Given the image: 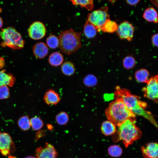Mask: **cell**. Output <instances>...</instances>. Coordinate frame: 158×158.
<instances>
[{"label":"cell","instance_id":"cell-1","mask_svg":"<svg viewBox=\"0 0 158 158\" xmlns=\"http://www.w3.org/2000/svg\"><path fill=\"white\" fill-rule=\"evenodd\" d=\"M116 90L114 94L115 99L121 100L128 109L136 115L143 116L157 128V123L153 116L145 110L147 105L146 103L141 101L139 97L132 94L127 89L117 86Z\"/></svg>","mask_w":158,"mask_h":158},{"label":"cell","instance_id":"cell-2","mask_svg":"<svg viewBox=\"0 0 158 158\" xmlns=\"http://www.w3.org/2000/svg\"><path fill=\"white\" fill-rule=\"evenodd\" d=\"M135 118L127 119L120 126L116 135L113 137L114 142L121 140L125 146L128 147L141 138L142 133L135 125Z\"/></svg>","mask_w":158,"mask_h":158},{"label":"cell","instance_id":"cell-3","mask_svg":"<svg viewBox=\"0 0 158 158\" xmlns=\"http://www.w3.org/2000/svg\"><path fill=\"white\" fill-rule=\"evenodd\" d=\"M105 113L108 119L118 127L125 121L135 118L136 115L128 109L122 101L116 99L109 104Z\"/></svg>","mask_w":158,"mask_h":158},{"label":"cell","instance_id":"cell-4","mask_svg":"<svg viewBox=\"0 0 158 158\" xmlns=\"http://www.w3.org/2000/svg\"><path fill=\"white\" fill-rule=\"evenodd\" d=\"M59 46L63 53L70 55L81 47V33L71 28L61 32L59 35Z\"/></svg>","mask_w":158,"mask_h":158},{"label":"cell","instance_id":"cell-5","mask_svg":"<svg viewBox=\"0 0 158 158\" xmlns=\"http://www.w3.org/2000/svg\"><path fill=\"white\" fill-rule=\"evenodd\" d=\"M0 37L4 44L13 49H20L24 47L25 42L21 35L13 27L2 29L0 31Z\"/></svg>","mask_w":158,"mask_h":158},{"label":"cell","instance_id":"cell-6","mask_svg":"<svg viewBox=\"0 0 158 158\" xmlns=\"http://www.w3.org/2000/svg\"><path fill=\"white\" fill-rule=\"evenodd\" d=\"M108 19L109 16L107 9L102 8L94 11L89 14L87 20L93 25L98 31H100L102 27Z\"/></svg>","mask_w":158,"mask_h":158},{"label":"cell","instance_id":"cell-7","mask_svg":"<svg viewBox=\"0 0 158 158\" xmlns=\"http://www.w3.org/2000/svg\"><path fill=\"white\" fill-rule=\"evenodd\" d=\"M158 75H156L149 79L147 85L142 89L144 96L154 102H158Z\"/></svg>","mask_w":158,"mask_h":158},{"label":"cell","instance_id":"cell-8","mask_svg":"<svg viewBox=\"0 0 158 158\" xmlns=\"http://www.w3.org/2000/svg\"><path fill=\"white\" fill-rule=\"evenodd\" d=\"M15 146L10 135L5 132H0V152L4 156L14 152Z\"/></svg>","mask_w":158,"mask_h":158},{"label":"cell","instance_id":"cell-9","mask_svg":"<svg viewBox=\"0 0 158 158\" xmlns=\"http://www.w3.org/2000/svg\"><path fill=\"white\" fill-rule=\"evenodd\" d=\"M46 29L45 26L42 22L36 21L30 26L28 33L30 37L34 40H39L45 36Z\"/></svg>","mask_w":158,"mask_h":158},{"label":"cell","instance_id":"cell-10","mask_svg":"<svg viewBox=\"0 0 158 158\" xmlns=\"http://www.w3.org/2000/svg\"><path fill=\"white\" fill-rule=\"evenodd\" d=\"M134 30V27L131 23L124 21L118 25L116 31L121 39L130 41L133 36Z\"/></svg>","mask_w":158,"mask_h":158},{"label":"cell","instance_id":"cell-11","mask_svg":"<svg viewBox=\"0 0 158 158\" xmlns=\"http://www.w3.org/2000/svg\"><path fill=\"white\" fill-rule=\"evenodd\" d=\"M35 155L36 158H56L57 152L52 145L46 142L44 147L36 149Z\"/></svg>","mask_w":158,"mask_h":158},{"label":"cell","instance_id":"cell-12","mask_svg":"<svg viewBox=\"0 0 158 158\" xmlns=\"http://www.w3.org/2000/svg\"><path fill=\"white\" fill-rule=\"evenodd\" d=\"M141 151L144 158H158V145L156 142H151L142 147Z\"/></svg>","mask_w":158,"mask_h":158},{"label":"cell","instance_id":"cell-13","mask_svg":"<svg viewBox=\"0 0 158 158\" xmlns=\"http://www.w3.org/2000/svg\"><path fill=\"white\" fill-rule=\"evenodd\" d=\"M33 51L35 57L39 59L45 57L49 52V49L47 44L42 42H38L33 46Z\"/></svg>","mask_w":158,"mask_h":158},{"label":"cell","instance_id":"cell-14","mask_svg":"<svg viewBox=\"0 0 158 158\" xmlns=\"http://www.w3.org/2000/svg\"><path fill=\"white\" fill-rule=\"evenodd\" d=\"M44 99L48 105H56L60 101V98L59 95L55 91L50 90L45 94Z\"/></svg>","mask_w":158,"mask_h":158},{"label":"cell","instance_id":"cell-15","mask_svg":"<svg viewBox=\"0 0 158 158\" xmlns=\"http://www.w3.org/2000/svg\"><path fill=\"white\" fill-rule=\"evenodd\" d=\"M15 81L12 75L5 72L3 70L0 71V86L3 85L12 86Z\"/></svg>","mask_w":158,"mask_h":158},{"label":"cell","instance_id":"cell-16","mask_svg":"<svg viewBox=\"0 0 158 158\" xmlns=\"http://www.w3.org/2000/svg\"><path fill=\"white\" fill-rule=\"evenodd\" d=\"M101 128L102 133L107 136L114 134L116 131V126L109 121H104Z\"/></svg>","mask_w":158,"mask_h":158},{"label":"cell","instance_id":"cell-17","mask_svg":"<svg viewBox=\"0 0 158 158\" xmlns=\"http://www.w3.org/2000/svg\"><path fill=\"white\" fill-rule=\"evenodd\" d=\"M62 54L58 51L52 53L49 56L48 61L51 66L57 67L61 64L63 61Z\"/></svg>","mask_w":158,"mask_h":158},{"label":"cell","instance_id":"cell-18","mask_svg":"<svg viewBox=\"0 0 158 158\" xmlns=\"http://www.w3.org/2000/svg\"><path fill=\"white\" fill-rule=\"evenodd\" d=\"M143 17L149 22L157 23L158 22L157 13L156 10L152 7L146 9L144 12Z\"/></svg>","mask_w":158,"mask_h":158},{"label":"cell","instance_id":"cell-19","mask_svg":"<svg viewBox=\"0 0 158 158\" xmlns=\"http://www.w3.org/2000/svg\"><path fill=\"white\" fill-rule=\"evenodd\" d=\"M97 30L95 26L87 20L83 26V33L88 38H92L96 35Z\"/></svg>","mask_w":158,"mask_h":158},{"label":"cell","instance_id":"cell-20","mask_svg":"<svg viewBox=\"0 0 158 158\" xmlns=\"http://www.w3.org/2000/svg\"><path fill=\"white\" fill-rule=\"evenodd\" d=\"M118 27L116 22L108 19L102 27L101 31L104 32L113 33L117 31Z\"/></svg>","mask_w":158,"mask_h":158},{"label":"cell","instance_id":"cell-21","mask_svg":"<svg viewBox=\"0 0 158 158\" xmlns=\"http://www.w3.org/2000/svg\"><path fill=\"white\" fill-rule=\"evenodd\" d=\"M61 70L63 73L65 75L70 76L74 73L75 68L72 62L66 61L61 65Z\"/></svg>","mask_w":158,"mask_h":158},{"label":"cell","instance_id":"cell-22","mask_svg":"<svg viewBox=\"0 0 158 158\" xmlns=\"http://www.w3.org/2000/svg\"><path fill=\"white\" fill-rule=\"evenodd\" d=\"M150 74L148 71L145 69H141L137 71L135 73V77L136 80L140 82L146 83L149 80Z\"/></svg>","mask_w":158,"mask_h":158},{"label":"cell","instance_id":"cell-23","mask_svg":"<svg viewBox=\"0 0 158 158\" xmlns=\"http://www.w3.org/2000/svg\"><path fill=\"white\" fill-rule=\"evenodd\" d=\"M75 5H79L88 10H92L93 8V0H70Z\"/></svg>","mask_w":158,"mask_h":158},{"label":"cell","instance_id":"cell-24","mask_svg":"<svg viewBox=\"0 0 158 158\" xmlns=\"http://www.w3.org/2000/svg\"><path fill=\"white\" fill-rule=\"evenodd\" d=\"M18 123L19 127L24 131L28 130L31 127L30 120L27 116L20 117L18 121Z\"/></svg>","mask_w":158,"mask_h":158},{"label":"cell","instance_id":"cell-25","mask_svg":"<svg viewBox=\"0 0 158 158\" xmlns=\"http://www.w3.org/2000/svg\"><path fill=\"white\" fill-rule=\"evenodd\" d=\"M47 46L52 49H55L59 46V38L56 36L51 35L46 39Z\"/></svg>","mask_w":158,"mask_h":158},{"label":"cell","instance_id":"cell-26","mask_svg":"<svg viewBox=\"0 0 158 158\" xmlns=\"http://www.w3.org/2000/svg\"><path fill=\"white\" fill-rule=\"evenodd\" d=\"M108 152L109 154L111 157H118L121 155L123 150L121 148L119 145H113L108 148Z\"/></svg>","mask_w":158,"mask_h":158},{"label":"cell","instance_id":"cell-27","mask_svg":"<svg viewBox=\"0 0 158 158\" xmlns=\"http://www.w3.org/2000/svg\"><path fill=\"white\" fill-rule=\"evenodd\" d=\"M31 126L34 130H37L41 129L44 124L42 121L39 118L35 117L30 120Z\"/></svg>","mask_w":158,"mask_h":158},{"label":"cell","instance_id":"cell-28","mask_svg":"<svg viewBox=\"0 0 158 158\" xmlns=\"http://www.w3.org/2000/svg\"><path fill=\"white\" fill-rule=\"evenodd\" d=\"M57 123L60 125H66L68 122L69 117L65 112L62 111L58 114L56 117Z\"/></svg>","mask_w":158,"mask_h":158},{"label":"cell","instance_id":"cell-29","mask_svg":"<svg viewBox=\"0 0 158 158\" xmlns=\"http://www.w3.org/2000/svg\"><path fill=\"white\" fill-rule=\"evenodd\" d=\"M135 63V60L132 56H128L124 58L123 61V65L126 69H129L133 68Z\"/></svg>","mask_w":158,"mask_h":158},{"label":"cell","instance_id":"cell-30","mask_svg":"<svg viewBox=\"0 0 158 158\" xmlns=\"http://www.w3.org/2000/svg\"><path fill=\"white\" fill-rule=\"evenodd\" d=\"M97 80L95 76L93 75L89 74L84 79V82L86 85L89 86H93L95 85Z\"/></svg>","mask_w":158,"mask_h":158},{"label":"cell","instance_id":"cell-31","mask_svg":"<svg viewBox=\"0 0 158 158\" xmlns=\"http://www.w3.org/2000/svg\"><path fill=\"white\" fill-rule=\"evenodd\" d=\"M10 96L9 89L7 86H0V99L8 98Z\"/></svg>","mask_w":158,"mask_h":158},{"label":"cell","instance_id":"cell-32","mask_svg":"<svg viewBox=\"0 0 158 158\" xmlns=\"http://www.w3.org/2000/svg\"><path fill=\"white\" fill-rule=\"evenodd\" d=\"M158 34H155L152 37V42L153 44L156 47L158 46Z\"/></svg>","mask_w":158,"mask_h":158},{"label":"cell","instance_id":"cell-33","mask_svg":"<svg viewBox=\"0 0 158 158\" xmlns=\"http://www.w3.org/2000/svg\"><path fill=\"white\" fill-rule=\"evenodd\" d=\"M127 2L131 5H134L137 4L140 0H126Z\"/></svg>","mask_w":158,"mask_h":158},{"label":"cell","instance_id":"cell-34","mask_svg":"<svg viewBox=\"0 0 158 158\" xmlns=\"http://www.w3.org/2000/svg\"><path fill=\"white\" fill-rule=\"evenodd\" d=\"M4 65V61L3 58H0V68H2Z\"/></svg>","mask_w":158,"mask_h":158},{"label":"cell","instance_id":"cell-35","mask_svg":"<svg viewBox=\"0 0 158 158\" xmlns=\"http://www.w3.org/2000/svg\"><path fill=\"white\" fill-rule=\"evenodd\" d=\"M3 25V21L1 18L0 17V29L1 28Z\"/></svg>","mask_w":158,"mask_h":158},{"label":"cell","instance_id":"cell-36","mask_svg":"<svg viewBox=\"0 0 158 158\" xmlns=\"http://www.w3.org/2000/svg\"><path fill=\"white\" fill-rule=\"evenodd\" d=\"M24 158H36L34 156H27Z\"/></svg>","mask_w":158,"mask_h":158}]
</instances>
